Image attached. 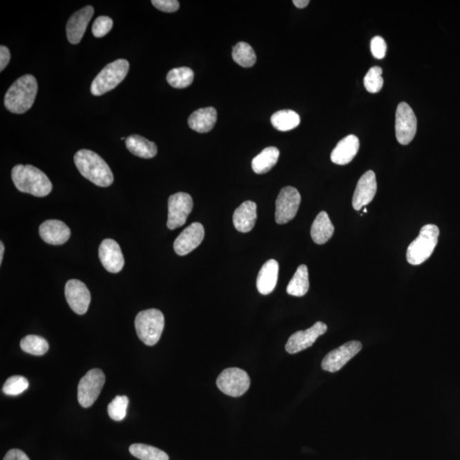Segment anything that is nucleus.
Returning <instances> with one entry per match:
<instances>
[{"instance_id":"obj_13","label":"nucleus","mask_w":460,"mask_h":460,"mask_svg":"<svg viewBox=\"0 0 460 460\" xmlns=\"http://www.w3.org/2000/svg\"><path fill=\"white\" fill-rule=\"evenodd\" d=\"M326 324L317 321L309 329L298 331L291 336L286 345V350L289 354H297L309 348L317 341L320 336L326 334Z\"/></svg>"},{"instance_id":"obj_1","label":"nucleus","mask_w":460,"mask_h":460,"mask_svg":"<svg viewBox=\"0 0 460 460\" xmlns=\"http://www.w3.org/2000/svg\"><path fill=\"white\" fill-rule=\"evenodd\" d=\"M75 163L83 177L99 187H108L114 182L111 167L97 153L82 149L75 153Z\"/></svg>"},{"instance_id":"obj_9","label":"nucleus","mask_w":460,"mask_h":460,"mask_svg":"<svg viewBox=\"0 0 460 460\" xmlns=\"http://www.w3.org/2000/svg\"><path fill=\"white\" fill-rule=\"evenodd\" d=\"M301 203V195L297 189L285 187L281 189L276 202V221L278 224H286L293 220L298 213Z\"/></svg>"},{"instance_id":"obj_19","label":"nucleus","mask_w":460,"mask_h":460,"mask_svg":"<svg viewBox=\"0 0 460 460\" xmlns=\"http://www.w3.org/2000/svg\"><path fill=\"white\" fill-rule=\"evenodd\" d=\"M39 236L47 244L63 245L70 238L71 231L68 226L59 220H47L39 226Z\"/></svg>"},{"instance_id":"obj_23","label":"nucleus","mask_w":460,"mask_h":460,"mask_svg":"<svg viewBox=\"0 0 460 460\" xmlns=\"http://www.w3.org/2000/svg\"><path fill=\"white\" fill-rule=\"evenodd\" d=\"M217 111L213 107L200 108L189 116L188 123L192 130L199 133H209L217 122Z\"/></svg>"},{"instance_id":"obj_40","label":"nucleus","mask_w":460,"mask_h":460,"mask_svg":"<svg viewBox=\"0 0 460 460\" xmlns=\"http://www.w3.org/2000/svg\"><path fill=\"white\" fill-rule=\"evenodd\" d=\"M3 460H30L24 452L20 449H12L7 452Z\"/></svg>"},{"instance_id":"obj_6","label":"nucleus","mask_w":460,"mask_h":460,"mask_svg":"<svg viewBox=\"0 0 460 460\" xmlns=\"http://www.w3.org/2000/svg\"><path fill=\"white\" fill-rule=\"evenodd\" d=\"M129 68V61L125 59L116 60L106 66L91 84V94L102 96L115 89L125 79Z\"/></svg>"},{"instance_id":"obj_28","label":"nucleus","mask_w":460,"mask_h":460,"mask_svg":"<svg viewBox=\"0 0 460 460\" xmlns=\"http://www.w3.org/2000/svg\"><path fill=\"white\" fill-rule=\"evenodd\" d=\"M271 123L276 130L289 131L295 129L300 124V116L293 111H280L275 113L271 117Z\"/></svg>"},{"instance_id":"obj_26","label":"nucleus","mask_w":460,"mask_h":460,"mask_svg":"<svg viewBox=\"0 0 460 460\" xmlns=\"http://www.w3.org/2000/svg\"><path fill=\"white\" fill-rule=\"evenodd\" d=\"M279 149L276 147H268L255 157L251 162V168L255 173L265 174L269 173L278 162Z\"/></svg>"},{"instance_id":"obj_31","label":"nucleus","mask_w":460,"mask_h":460,"mask_svg":"<svg viewBox=\"0 0 460 460\" xmlns=\"http://www.w3.org/2000/svg\"><path fill=\"white\" fill-rule=\"evenodd\" d=\"M129 451L134 457L141 460H169V456L165 452L149 445L133 444Z\"/></svg>"},{"instance_id":"obj_3","label":"nucleus","mask_w":460,"mask_h":460,"mask_svg":"<svg viewBox=\"0 0 460 460\" xmlns=\"http://www.w3.org/2000/svg\"><path fill=\"white\" fill-rule=\"evenodd\" d=\"M12 178L18 191L36 197H45L52 191L48 177L37 167L17 165L12 171Z\"/></svg>"},{"instance_id":"obj_18","label":"nucleus","mask_w":460,"mask_h":460,"mask_svg":"<svg viewBox=\"0 0 460 460\" xmlns=\"http://www.w3.org/2000/svg\"><path fill=\"white\" fill-rule=\"evenodd\" d=\"M93 7L88 6L78 10V12H76L69 18L67 27H66V31H67L68 41L73 44V45H77V44L82 41L87 26H88L91 18H93Z\"/></svg>"},{"instance_id":"obj_20","label":"nucleus","mask_w":460,"mask_h":460,"mask_svg":"<svg viewBox=\"0 0 460 460\" xmlns=\"http://www.w3.org/2000/svg\"><path fill=\"white\" fill-rule=\"evenodd\" d=\"M360 142L355 135L343 138L334 148L331 153L332 162L339 166H345L352 162L358 151H359Z\"/></svg>"},{"instance_id":"obj_30","label":"nucleus","mask_w":460,"mask_h":460,"mask_svg":"<svg viewBox=\"0 0 460 460\" xmlns=\"http://www.w3.org/2000/svg\"><path fill=\"white\" fill-rule=\"evenodd\" d=\"M195 74L191 68L182 67L171 69L166 76L167 82L177 89H184L191 85Z\"/></svg>"},{"instance_id":"obj_41","label":"nucleus","mask_w":460,"mask_h":460,"mask_svg":"<svg viewBox=\"0 0 460 460\" xmlns=\"http://www.w3.org/2000/svg\"><path fill=\"white\" fill-rule=\"evenodd\" d=\"M293 3L297 8L304 9L306 6H308L309 1V0H294Z\"/></svg>"},{"instance_id":"obj_39","label":"nucleus","mask_w":460,"mask_h":460,"mask_svg":"<svg viewBox=\"0 0 460 460\" xmlns=\"http://www.w3.org/2000/svg\"><path fill=\"white\" fill-rule=\"evenodd\" d=\"M10 61V52L5 46H0V71H3L9 64Z\"/></svg>"},{"instance_id":"obj_29","label":"nucleus","mask_w":460,"mask_h":460,"mask_svg":"<svg viewBox=\"0 0 460 460\" xmlns=\"http://www.w3.org/2000/svg\"><path fill=\"white\" fill-rule=\"evenodd\" d=\"M232 57L233 61L243 68L253 67L257 61L253 47L246 42H240L233 47Z\"/></svg>"},{"instance_id":"obj_42","label":"nucleus","mask_w":460,"mask_h":460,"mask_svg":"<svg viewBox=\"0 0 460 460\" xmlns=\"http://www.w3.org/2000/svg\"><path fill=\"white\" fill-rule=\"evenodd\" d=\"M3 253H5V246H3V243L1 242H0V265H1L3 262Z\"/></svg>"},{"instance_id":"obj_22","label":"nucleus","mask_w":460,"mask_h":460,"mask_svg":"<svg viewBox=\"0 0 460 460\" xmlns=\"http://www.w3.org/2000/svg\"><path fill=\"white\" fill-rule=\"evenodd\" d=\"M279 264L275 259L265 262L258 273L257 288L262 295L271 294L278 281Z\"/></svg>"},{"instance_id":"obj_21","label":"nucleus","mask_w":460,"mask_h":460,"mask_svg":"<svg viewBox=\"0 0 460 460\" xmlns=\"http://www.w3.org/2000/svg\"><path fill=\"white\" fill-rule=\"evenodd\" d=\"M257 218V204L247 200L233 213V226L239 232H250L254 228Z\"/></svg>"},{"instance_id":"obj_27","label":"nucleus","mask_w":460,"mask_h":460,"mask_svg":"<svg viewBox=\"0 0 460 460\" xmlns=\"http://www.w3.org/2000/svg\"><path fill=\"white\" fill-rule=\"evenodd\" d=\"M309 288V270L302 265L296 270L293 279L287 287V294L294 297H303L308 293Z\"/></svg>"},{"instance_id":"obj_34","label":"nucleus","mask_w":460,"mask_h":460,"mask_svg":"<svg viewBox=\"0 0 460 460\" xmlns=\"http://www.w3.org/2000/svg\"><path fill=\"white\" fill-rule=\"evenodd\" d=\"M383 70L381 67H372L368 70L364 78L365 88L368 93H378L383 88Z\"/></svg>"},{"instance_id":"obj_11","label":"nucleus","mask_w":460,"mask_h":460,"mask_svg":"<svg viewBox=\"0 0 460 460\" xmlns=\"http://www.w3.org/2000/svg\"><path fill=\"white\" fill-rule=\"evenodd\" d=\"M417 133V118L410 106L401 102L396 113V136L401 145H408Z\"/></svg>"},{"instance_id":"obj_4","label":"nucleus","mask_w":460,"mask_h":460,"mask_svg":"<svg viewBox=\"0 0 460 460\" xmlns=\"http://www.w3.org/2000/svg\"><path fill=\"white\" fill-rule=\"evenodd\" d=\"M165 327V317L159 309H146L137 314L135 327L140 341L146 345L153 346L159 342Z\"/></svg>"},{"instance_id":"obj_33","label":"nucleus","mask_w":460,"mask_h":460,"mask_svg":"<svg viewBox=\"0 0 460 460\" xmlns=\"http://www.w3.org/2000/svg\"><path fill=\"white\" fill-rule=\"evenodd\" d=\"M129 399L126 396H117L108 404V414L113 421H122L126 416V410Z\"/></svg>"},{"instance_id":"obj_36","label":"nucleus","mask_w":460,"mask_h":460,"mask_svg":"<svg viewBox=\"0 0 460 460\" xmlns=\"http://www.w3.org/2000/svg\"><path fill=\"white\" fill-rule=\"evenodd\" d=\"M114 26L111 17L102 16L95 20L93 26V34L96 38H102L111 31Z\"/></svg>"},{"instance_id":"obj_37","label":"nucleus","mask_w":460,"mask_h":460,"mask_svg":"<svg viewBox=\"0 0 460 460\" xmlns=\"http://www.w3.org/2000/svg\"><path fill=\"white\" fill-rule=\"evenodd\" d=\"M371 51L372 56L377 59H383L385 57L387 45L385 40L381 36H376L371 40Z\"/></svg>"},{"instance_id":"obj_35","label":"nucleus","mask_w":460,"mask_h":460,"mask_svg":"<svg viewBox=\"0 0 460 460\" xmlns=\"http://www.w3.org/2000/svg\"><path fill=\"white\" fill-rule=\"evenodd\" d=\"M29 383L27 378L20 375H15L7 379L3 386V392L7 396H18L27 390Z\"/></svg>"},{"instance_id":"obj_25","label":"nucleus","mask_w":460,"mask_h":460,"mask_svg":"<svg viewBox=\"0 0 460 460\" xmlns=\"http://www.w3.org/2000/svg\"><path fill=\"white\" fill-rule=\"evenodd\" d=\"M126 145L128 151L142 159H152L158 151L155 142L146 140L140 135H131L126 138Z\"/></svg>"},{"instance_id":"obj_5","label":"nucleus","mask_w":460,"mask_h":460,"mask_svg":"<svg viewBox=\"0 0 460 460\" xmlns=\"http://www.w3.org/2000/svg\"><path fill=\"white\" fill-rule=\"evenodd\" d=\"M440 235L439 228L434 224H426L419 235L408 247L407 260L412 265L425 262L432 255Z\"/></svg>"},{"instance_id":"obj_8","label":"nucleus","mask_w":460,"mask_h":460,"mask_svg":"<svg viewBox=\"0 0 460 460\" xmlns=\"http://www.w3.org/2000/svg\"><path fill=\"white\" fill-rule=\"evenodd\" d=\"M105 383L104 372L98 368L90 370L80 379L78 385V401L82 407L93 406Z\"/></svg>"},{"instance_id":"obj_10","label":"nucleus","mask_w":460,"mask_h":460,"mask_svg":"<svg viewBox=\"0 0 460 460\" xmlns=\"http://www.w3.org/2000/svg\"><path fill=\"white\" fill-rule=\"evenodd\" d=\"M193 207V199L187 193H177L168 200L167 227L176 229L187 221Z\"/></svg>"},{"instance_id":"obj_38","label":"nucleus","mask_w":460,"mask_h":460,"mask_svg":"<svg viewBox=\"0 0 460 460\" xmlns=\"http://www.w3.org/2000/svg\"><path fill=\"white\" fill-rule=\"evenodd\" d=\"M152 3L155 8L167 13L176 12L180 6L178 0H153Z\"/></svg>"},{"instance_id":"obj_2","label":"nucleus","mask_w":460,"mask_h":460,"mask_svg":"<svg viewBox=\"0 0 460 460\" xmlns=\"http://www.w3.org/2000/svg\"><path fill=\"white\" fill-rule=\"evenodd\" d=\"M38 93L35 77L26 75L20 77L7 90L5 106L13 114H24L34 105Z\"/></svg>"},{"instance_id":"obj_12","label":"nucleus","mask_w":460,"mask_h":460,"mask_svg":"<svg viewBox=\"0 0 460 460\" xmlns=\"http://www.w3.org/2000/svg\"><path fill=\"white\" fill-rule=\"evenodd\" d=\"M363 349L359 341H349L346 344L332 350L324 357L321 367L327 372H336L342 370L352 358L355 357Z\"/></svg>"},{"instance_id":"obj_24","label":"nucleus","mask_w":460,"mask_h":460,"mask_svg":"<svg viewBox=\"0 0 460 460\" xmlns=\"http://www.w3.org/2000/svg\"><path fill=\"white\" fill-rule=\"evenodd\" d=\"M334 233V226L332 224L326 211H320L314 221L310 235L314 242L318 245L327 243Z\"/></svg>"},{"instance_id":"obj_17","label":"nucleus","mask_w":460,"mask_h":460,"mask_svg":"<svg viewBox=\"0 0 460 460\" xmlns=\"http://www.w3.org/2000/svg\"><path fill=\"white\" fill-rule=\"evenodd\" d=\"M98 254L102 265L108 272L116 274L122 271L125 259L119 244L115 240H104L100 245Z\"/></svg>"},{"instance_id":"obj_7","label":"nucleus","mask_w":460,"mask_h":460,"mask_svg":"<svg viewBox=\"0 0 460 460\" xmlns=\"http://www.w3.org/2000/svg\"><path fill=\"white\" fill-rule=\"evenodd\" d=\"M251 381L246 371L238 367L227 368L217 379V385L225 395L239 397L249 389Z\"/></svg>"},{"instance_id":"obj_15","label":"nucleus","mask_w":460,"mask_h":460,"mask_svg":"<svg viewBox=\"0 0 460 460\" xmlns=\"http://www.w3.org/2000/svg\"><path fill=\"white\" fill-rule=\"evenodd\" d=\"M377 188L375 173L372 171H367L357 182L352 199L354 209L360 211L370 204L377 193Z\"/></svg>"},{"instance_id":"obj_16","label":"nucleus","mask_w":460,"mask_h":460,"mask_svg":"<svg viewBox=\"0 0 460 460\" xmlns=\"http://www.w3.org/2000/svg\"><path fill=\"white\" fill-rule=\"evenodd\" d=\"M204 229L200 222H193L178 236L173 244L176 253L185 256L198 247L203 242Z\"/></svg>"},{"instance_id":"obj_32","label":"nucleus","mask_w":460,"mask_h":460,"mask_svg":"<svg viewBox=\"0 0 460 460\" xmlns=\"http://www.w3.org/2000/svg\"><path fill=\"white\" fill-rule=\"evenodd\" d=\"M21 348L24 352L34 356H43L48 352L49 344L45 338L37 335H28L21 339Z\"/></svg>"},{"instance_id":"obj_43","label":"nucleus","mask_w":460,"mask_h":460,"mask_svg":"<svg viewBox=\"0 0 460 460\" xmlns=\"http://www.w3.org/2000/svg\"><path fill=\"white\" fill-rule=\"evenodd\" d=\"M363 211H364V213H367V209H364Z\"/></svg>"},{"instance_id":"obj_14","label":"nucleus","mask_w":460,"mask_h":460,"mask_svg":"<svg viewBox=\"0 0 460 460\" xmlns=\"http://www.w3.org/2000/svg\"><path fill=\"white\" fill-rule=\"evenodd\" d=\"M65 297L73 312L78 315H84L88 310L90 294L82 281L76 279L69 280L65 287Z\"/></svg>"}]
</instances>
